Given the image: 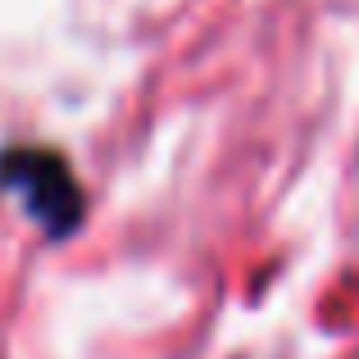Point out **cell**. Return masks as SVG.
Here are the masks:
<instances>
[{"label":"cell","mask_w":359,"mask_h":359,"mask_svg":"<svg viewBox=\"0 0 359 359\" xmlns=\"http://www.w3.org/2000/svg\"><path fill=\"white\" fill-rule=\"evenodd\" d=\"M0 187L27 201V214L50 237H69L82 223V191L69 164L46 146H9L0 150Z\"/></svg>","instance_id":"6da1fadb"}]
</instances>
